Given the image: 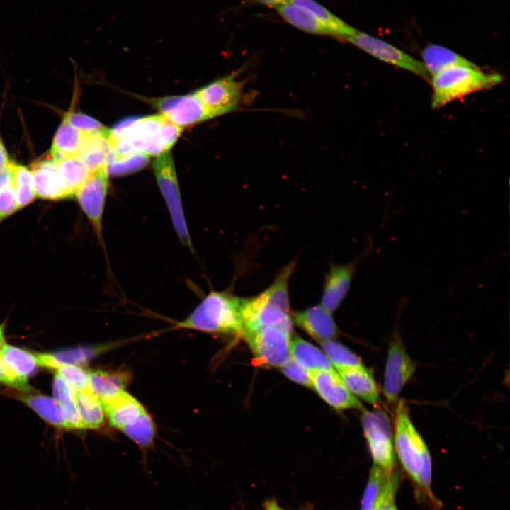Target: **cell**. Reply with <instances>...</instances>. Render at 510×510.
<instances>
[{
    "mask_svg": "<svg viewBox=\"0 0 510 510\" xmlns=\"http://www.w3.org/2000/svg\"><path fill=\"white\" fill-rule=\"evenodd\" d=\"M266 508L267 510H283L273 501H268L266 504Z\"/></svg>",
    "mask_w": 510,
    "mask_h": 510,
    "instance_id": "obj_49",
    "label": "cell"
},
{
    "mask_svg": "<svg viewBox=\"0 0 510 510\" xmlns=\"http://www.w3.org/2000/svg\"><path fill=\"white\" fill-rule=\"evenodd\" d=\"M431 458L428 447L426 446L423 453L422 466L419 475V485L422 487L426 493L432 499L433 495L431 490Z\"/></svg>",
    "mask_w": 510,
    "mask_h": 510,
    "instance_id": "obj_44",
    "label": "cell"
},
{
    "mask_svg": "<svg viewBox=\"0 0 510 510\" xmlns=\"http://www.w3.org/2000/svg\"><path fill=\"white\" fill-rule=\"evenodd\" d=\"M345 40L384 62L415 74L426 81L431 79L422 62L386 41L356 29Z\"/></svg>",
    "mask_w": 510,
    "mask_h": 510,
    "instance_id": "obj_7",
    "label": "cell"
},
{
    "mask_svg": "<svg viewBox=\"0 0 510 510\" xmlns=\"http://www.w3.org/2000/svg\"><path fill=\"white\" fill-rule=\"evenodd\" d=\"M278 13L288 23L308 33L332 35L331 31L310 11L286 3L276 7Z\"/></svg>",
    "mask_w": 510,
    "mask_h": 510,
    "instance_id": "obj_25",
    "label": "cell"
},
{
    "mask_svg": "<svg viewBox=\"0 0 510 510\" xmlns=\"http://www.w3.org/2000/svg\"><path fill=\"white\" fill-rule=\"evenodd\" d=\"M0 383L25 392H31L33 390L32 387L28 385V380L18 378L14 374H13L1 359Z\"/></svg>",
    "mask_w": 510,
    "mask_h": 510,
    "instance_id": "obj_43",
    "label": "cell"
},
{
    "mask_svg": "<svg viewBox=\"0 0 510 510\" xmlns=\"http://www.w3.org/2000/svg\"><path fill=\"white\" fill-rule=\"evenodd\" d=\"M12 163L8 166L0 170V188L9 183L12 180Z\"/></svg>",
    "mask_w": 510,
    "mask_h": 510,
    "instance_id": "obj_46",
    "label": "cell"
},
{
    "mask_svg": "<svg viewBox=\"0 0 510 510\" xmlns=\"http://www.w3.org/2000/svg\"><path fill=\"white\" fill-rule=\"evenodd\" d=\"M63 118L84 135H108V128L96 119L83 113L70 110L65 113Z\"/></svg>",
    "mask_w": 510,
    "mask_h": 510,
    "instance_id": "obj_39",
    "label": "cell"
},
{
    "mask_svg": "<svg viewBox=\"0 0 510 510\" xmlns=\"http://www.w3.org/2000/svg\"><path fill=\"white\" fill-rule=\"evenodd\" d=\"M290 356L309 372L334 370L324 352L298 336L290 341Z\"/></svg>",
    "mask_w": 510,
    "mask_h": 510,
    "instance_id": "obj_27",
    "label": "cell"
},
{
    "mask_svg": "<svg viewBox=\"0 0 510 510\" xmlns=\"http://www.w3.org/2000/svg\"><path fill=\"white\" fill-rule=\"evenodd\" d=\"M312 387L329 405L337 410L346 409H363V406L348 390L335 370L309 372Z\"/></svg>",
    "mask_w": 510,
    "mask_h": 510,
    "instance_id": "obj_15",
    "label": "cell"
},
{
    "mask_svg": "<svg viewBox=\"0 0 510 510\" xmlns=\"http://www.w3.org/2000/svg\"><path fill=\"white\" fill-rule=\"evenodd\" d=\"M243 82L233 74L215 80L196 91L211 118L235 110L241 101Z\"/></svg>",
    "mask_w": 510,
    "mask_h": 510,
    "instance_id": "obj_12",
    "label": "cell"
},
{
    "mask_svg": "<svg viewBox=\"0 0 510 510\" xmlns=\"http://www.w3.org/2000/svg\"><path fill=\"white\" fill-rule=\"evenodd\" d=\"M502 80L501 74L485 73L477 65L448 67L431 77V108L437 109L474 92L491 89Z\"/></svg>",
    "mask_w": 510,
    "mask_h": 510,
    "instance_id": "obj_3",
    "label": "cell"
},
{
    "mask_svg": "<svg viewBox=\"0 0 510 510\" xmlns=\"http://www.w3.org/2000/svg\"><path fill=\"white\" fill-rule=\"evenodd\" d=\"M253 3L277 7L280 5L289 3L290 0H250Z\"/></svg>",
    "mask_w": 510,
    "mask_h": 510,
    "instance_id": "obj_47",
    "label": "cell"
},
{
    "mask_svg": "<svg viewBox=\"0 0 510 510\" xmlns=\"http://www.w3.org/2000/svg\"><path fill=\"white\" fill-rule=\"evenodd\" d=\"M130 380L128 370L89 372V387L101 400L123 391Z\"/></svg>",
    "mask_w": 510,
    "mask_h": 510,
    "instance_id": "obj_23",
    "label": "cell"
},
{
    "mask_svg": "<svg viewBox=\"0 0 510 510\" xmlns=\"http://www.w3.org/2000/svg\"><path fill=\"white\" fill-rule=\"evenodd\" d=\"M397 482L396 474L387 473L374 465L362 498V510H375L382 499L395 496Z\"/></svg>",
    "mask_w": 510,
    "mask_h": 510,
    "instance_id": "obj_19",
    "label": "cell"
},
{
    "mask_svg": "<svg viewBox=\"0 0 510 510\" xmlns=\"http://www.w3.org/2000/svg\"><path fill=\"white\" fill-rule=\"evenodd\" d=\"M283 373L291 380L308 387H312L309 371L302 367L296 361L290 357L280 367Z\"/></svg>",
    "mask_w": 510,
    "mask_h": 510,
    "instance_id": "obj_40",
    "label": "cell"
},
{
    "mask_svg": "<svg viewBox=\"0 0 510 510\" xmlns=\"http://www.w3.org/2000/svg\"><path fill=\"white\" fill-rule=\"evenodd\" d=\"M92 173L108 164L114 158L115 152L108 135H84L76 154Z\"/></svg>",
    "mask_w": 510,
    "mask_h": 510,
    "instance_id": "obj_20",
    "label": "cell"
},
{
    "mask_svg": "<svg viewBox=\"0 0 510 510\" xmlns=\"http://www.w3.org/2000/svg\"><path fill=\"white\" fill-rule=\"evenodd\" d=\"M242 316L243 336L269 327L278 328L290 334L293 331L290 314L270 303L262 293L244 298Z\"/></svg>",
    "mask_w": 510,
    "mask_h": 510,
    "instance_id": "obj_9",
    "label": "cell"
},
{
    "mask_svg": "<svg viewBox=\"0 0 510 510\" xmlns=\"http://www.w3.org/2000/svg\"><path fill=\"white\" fill-rule=\"evenodd\" d=\"M320 344L336 369L362 366L359 358L341 344L332 339L321 341Z\"/></svg>",
    "mask_w": 510,
    "mask_h": 510,
    "instance_id": "obj_37",
    "label": "cell"
},
{
    "mask_svg": "<svg viewBox=\"0 0 510 510\" xmlns=\"http://www.w3.org/2000/svg\"><path fill=\"white\" fill-rule=\"evenodd\" d=\"M5 322L0 324V351L2 349L6 344L4 336Z\"/></svg>",
    "mask_w": 510,
    "mask_h": 510,
    "instance_id": "obj_48",
    "label": "cell"
},
{
    "mask_svg": "<svg viewBox=\"0 0 510 510\" xmlns=\"http://www.w3.org/2000/svg\"><path fill=\"white\" fill-rule=\"evenodd\" d=\"M338 374L348 390L364 401L375 405L379 402V393L375 381L363 366L336 369Z\"/></svg>",
    "mask_w": 510,
    "mask_h": 510,
    "instance_id": "obj_21",
    "label": "cell"
},
{
    "mask_svg": "<svg viewBox=\"0 0 510 510\" xmlns=\"http://www.w3.org/2000/svg\"><path fill=\"white\" fill-rule=\"evenodd\" d=\"M52 390L66 429H84L75 401L74 391L57 374L54 378Z\"/></svg>",
    "mask_w": 510,
    "mask_h": 510,
    "instance_id": "obj_28",
    "label": "cell"
},
{
    "mask_svg": "<svg viewBox=\"0 0 510 510\" xmlns=\"http://www.w3.org/2000/svg\"><path fill=\"white\" fill-rule=\"evenodd\" d=\"M152 168L177 237L185 246L193 251L171 154L167 152L157 156L153 162Z\"/></svg>",
    "mask_w": 510,
    "mask_h": 510,
    "instance_id": "obj_4",
    "label": "cell"
},
{
    "mask_svg": "<svg viewBox=\"0 0 510 510\" xmlns=\"http://www.w3.org/2000/svg\"><path fill=\"white\" fill-rule=\"evenodd\" d=\"M415 364L407 354L400 339L396 336L388 348L383 392L390 404L395 403L399 395L415 371Z\"/></svg>",
    "mask_w": 510,
    "mask_h": 510,
    "instance_id": "obj_13",
    "label": "cell"
},
{
    "mask_svg": "<svg viewBox=\"0 0 510 510\" xmlns=\"http://www.w3.org/2000/svg\"><path fill=\"white\" fill-rule=\"evenodd\" d=\"M148 161L149 156L143 153L114 157L108 164L107 171L109 176H123L143 169Z\"/></svg>",
    "mask_w": 510,
    "mask_h": 510,
    "instance_id": "obj_38",
    "label": "cell"
},
{
    "mask_svg": "<svg viewBox=\"0 0 510 510\" xmlns=\"http://www.w3.org/2000/svg\"><path fill=\"white\" fill-rule=\"evenodd\" d=\"M395 445L404 470L419 484L423 453L427 446L412 424L408 408L403 400L398 402L396 409Z\"/></svg>",
    "mask_w": 510,
    "mask_h": 510,
    "instance_id": "obj_5",
    "label": "cell"
},
{
    "mask_svg": "<svg viewBox=\"0 0 510 510\" xmlns=\"http://www.w3.org/2000/svg\"><path fill=\"white\" fill-rule=\"evenodd\" d=\"M12 180L0 188V220L18 210Z\"/></svg>",
    "mask_w": 510,
    "mask_h": 510,
    "instance_id": "obj_41",
    "label": "cell"
},
{
    "mask_svg": "<svg viewBox=\"0 0 510 510\" xmlns=\"http://www.w3.org/2000/svg\"><path fill=\"white\" fill-rule=\"evenodd\" d=\"M362 426L374 465L387 473L395 465L392 431L387 414L381 409L364 411Z\"/></svg>",
    "mask_w": 510,
    "mask_h": 510,
    "instance_id": "obj_6",
    "label": "cell"
},
{
    "mask_svg": "<svg viewBox=\"0 0 510 510\" xmlns=\"http://www.w3.org/2000/svg\"><path fill=\"white\" fill-rule=\"evenodd\" d=\"M290 3L310 11L331 31L334 37L345 40L355 30L354 28L314 0H290Z\"/></svg>",
    "mask_w": 510,
    "mask_h": 510,
    "instance_id": "obj_32",
    "label": "cell"
},
{
    "mask_svg": "<svg viewBox=\"0 0 510 510\" xmlns=\"http://www.w3.org/2000/svg\"><path fill=\"white\" fill-rule=\"evenodd\" d=\"M38 366L56 372L74 391L89 388V372L78 365L58 361L53 354L35 353Z\"/></svg>",
    "mask_w": 510,
    "mask_h": 510,
    "instance_id": "obj_22",
    "label": "cell"
},
{
    "mask_svg": "<svg viewBox=\"0 0 510 510\" xmlns=\"http://www.w3.org/2000/svg\"><path fill=\"white\" fill-rule=\"evenodd\" d=\"M1 221V220H0Z\"/></svg>",
    "mask_w": 510,
    "mask_h": 510,
    "instance_id": "obj_50",
    "label": "cell"
},
{
    "mask_svg": "<svg viewBox=\"0 0 510 510\" xmlns=\"http://www.w3.org/2000/svg\"><path fill=\"white\" fill-rule=\"evenodd\" d=\"M75 401L84 429H98L104 421L101 400L89 388L74 392Z\"/></svg>",
    "mask_w": 510,
    "mask_h": 510,
    "instance_id": "obj_31",
    "label": "cell"
},
{
    "mask_svg": "<svg viewBox=\"0 0 510 510\" xmlns=\"http://www.w3.org/2000/svg\"><path fill=\"white\" fill-rule=\"evenodd\" d=\"M0 359L13 374L26 380L38 366L35 353L6 343L0 351Z\"/></svg>",
    "mask_w": 510,
    "mask_h": 510,
    "instance_id": "obj_30",
    "label": "cell"
},
{
    "mask_svg": "<svg viewBox=\"0 0 510 510\" xmlns=\"http://www.w3.org/2000/svg\"><path fill=\"white\" fill-rule=\"evenodd\" d=\"M357 261L346 265H333L326 276L321 305L332 313L346 296L354 275Z\"/></svg>",
    "mask_w": 510,
    "mask_h": 510,
    "instance_id": "obj_16",
    "label": "cell"
},
{
    "mask_svg": "<svg viewBox=\"0 0 510 510\" xmlns=\"http://www.w3.org/2000/svg\"><path fill=\"white\" fill-rule=\"evenodd\" d=\"M161 115L183 128L212 118L196 92L183 96L147 98Z\"/></svg>",
    "mask_w": 510,
    "mask_h": 510,
    "instance_id": "obj_11",
    "label": "cell"
},
{
    "mask_svg": "<svg viewBox=\"0 0 510 510\" xmlns=\"http://www.w3.org/2000/svg\"><path fill=\"white\" fill-rule=\"evenodd\" d=\"M421 57L430 77L448 67L475 65L454 51L436 44L427 45L421 52Z\"/></svg>",
    "mask_w": 510,
    "mask_h": 510,
    "instance_id": "obj_24",
    "label": "cell"
},
{
    "mask_svg": "<svg viewBox=\"0 0 510 510\" xmlns=\"http://www.w3.org/2000/svg\"><path fill=\"white\" fill-rule=\"evenodd\" d=\"M11 163L0 133V170L8 166Z\"/></svg>",
    "mask_w": 510,
    "mask_h": 510,
    "instance_id": "obj_45",
    "label": "cell"
},
{
    "mask_svg": "<svg viewBox=\"0 0 510 510\" xmlns=\"http://www.w3.org/2000/svg\"><path fill=\"white\" fill-rule=\"evenodd\" d=\"M295 266L294 261L285 266L278 272L273 283L262 292L270 303L288 314L290 313L288 284Z\"/></svg>",
    "mask_w": 510,
    "mask_h": 510,
    "instance_id": "obj_33",
    "label": "cell"
},
{
    "mask_svg": "<svg viewBox=\"0 0 510 510\" xmlns=\"http://www.w3.org/2000/svg\"><path fill=\"white\" fill-rule=\"evenodd\" d=\"M101 350L96 349H77L53 354L60 361L79 366L86 362L94 354Z\"/></svg>",
    "mask_w": 510,
    "mask_h": 510,
    "instance_id": "obj_42",
    "label": "cell"
},
{
    "mask_svg": "<svg viewBox=\"0 0 510 510\" xmlns=\"http://www.w3.org/2000/svg\"><path fill=\"white\" fill-rule=\"evenodd\" d=\"M181 131L160 114L123 119L109 129L108 137L115 157L133 153L157 157L169 152Z\"/></svg>",
    "mask_w": 510,
    "mask_h": 510,
    "instance_id": "obj_1",
    "label": "cell"
},
{
    "mask_svg": "<svg viewBox=\"0 0 510 510\" xmlns=\"http://www.w3.org/2000/svg\"><path fill=\"white\" fill-rule=\"evenodd\" d=\"M244 298L227 291H210L177 325L210 333L242 334Z\"/></svg>",
    "mask_w": 510,
    "mask_h": 510,
    "instance_id": "obj_2",
    "label": "cell"
},
{
    "mask_svg": "<svg viewBox=\"0 0 510 510\" xmlns=\"http://www.w3.org/2000/svg\"><path fill=\"white\" fill-rule=\"evenodd\" d=\"M290 336L282 329L269 327L244 337L260 363L280 368L291 357Z\"/></svg>",
    "mask_w": 510,
    "mask_h": 510,
    "instance_id": "obj_10",
    "label": "cell"
},
{
    "mask_svg": "<svg viewBox=\"0 0 510 510\" xmlns=\"http://www.w3.org/2000/svg\"><path fill=\"white\" fill-rule=\"evenodd\" d=\"M108 176L106 166L92 172L74 196L103 246V216L108 193Z\"/></svg>",
    "mask_w": 510,
    "mask_h": 510,
    "instance_id": "obj_8",
    "label": "cell"
},
{
    "mask_svg": "<svg viewBox=\"0 0 510 510\" xmlns=\"http://www.w3.org/2000/svg\"><path fill=\"white\" fill-rule=\"evenodd\" d=\"M101 401L110 424L120 431L134 424L146 412L142 404L125 390Z\"/></svg>",
    "mask_w": 510,
    "mask_h": 510,
    "instance_id": "obj_17",
    "label": "cell"
},
{
    "mask_svg": "<svg viewBox=\"0 0 510 510\" xmlns=\"http://www.w3.org/2000/svg\"><path fill=\"white\" fill-rule=\"evenodd\" d=\"M295 323L319 342L332 339L338 332L332 313L321 305L294 314Z\"/></svg>",
    "mask_w": 510,
    "mask_h": 510,
    "instance_id": "obj_18",
    "label": "cell"
},
{
    "mask_svg": "<svg viewBox=\"0 0 510 510\" xmlns=\"http://www.w3.org/2000/svg\"><path fill=\"white\" fill-rule=\"evenodd\" d=\"M60 175L73 196L91 174L81 159L70 156L56 162Z\"/></svg>",
    "mask_w": 510,
    "mask_h": 510,
    "instance_id": "obj_34",
    "label": "cell"
},
{
    "mask_svg": "<svg viewBox=\"0 0 510 510\" xmlns=\"http://www.w3.org/2000/svg\"><path fill=\"white\" fill-rule=\"evenodd\" d=\"M121 431L145 452L153 444L155 426L149 414L144 412L134 424L124 428Z\"/></svg>",
    "mask_w": 510,
    "mask_h": 510,
    "instance_id": "obj_36",
    "label": "cell"
},
{
    "mask_svg": "<svg viewBox=\"0 0 510 510\" xmlns=\"http://www.w3.org/2000/svg\"><path fill=\"white\" fill-rule=\"evenodd\" d=\"M12 183L18 208L30 204L36 198L30 169L16 164H11Z\"/></svg>",
    "mask_w": 510,
    "mask_h": 510,
    "instance_id": "obj_35",
    "label": "cell"
},
{
    "mask_svg": "<svg viewBox=\"0 0 510 510\" xmlns=\"http://www.w3.org/2000/svg\"><path fill=\"white\" fill-rule=\"evenodd\" d=\"M30 170L36 197L49 200L73 197L60 175L56 162L50 155L33 162Z\"/></svg>",
    "mask_w": 510,
    "mask_h": 510,
    "instance_id": "obj_14",
    "label": "cell"
},
{
    "mask_svg": "<svg viewBox=\"0 0 510 510\" xmlns=\"http://www.w3.org/2000/svg\"><path fill=\"white\" fill-rule=\"evenodd\" d=\"M84 135L63 118L53 137L50 156L55 162H58L76 155Z\"/></svg>",
    "mask_w": 510,
    "mask_h": 510,
    "instance_id": "obj_26",
    "label": "cell"
},
{
    "mask_svg": "<svg viewBox=\"0 0 510 510\" xmlns=\"http://www.w3.org/2000/svg\"><path fill=\"white\" fill-rule=\"evenodd\" d=\"M14 396L49 424L56 427L66 429L60 407L54 397L35 393L33 391L17 392Z\"/></svg>",
    "mask_w": 510,
    "mask_h": 510,
    "instance_id": "obj_29",
    "label": "cell"
}]
</instances>
